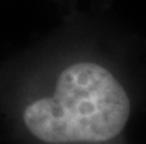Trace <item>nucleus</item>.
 I'll return each instance as SVG.
<instances>
[{"mask_svg": "<svg viewBox=\"0 0 146 144\" xmlns=\"http://www.w3.org/2000/svg\"><path fill=\"white\" fill-rule=\"evenodd\" d=\"M104 144H121V143H118V141H112V143H104Z\"/></svg>", "mask_w": 146, "mask_h": 144, "instance_id": "nucleus-2", "label": "nucleus"}, {"mask_svg": "<svg viewBox=\"0 0 146 144\" xmlns=\"http://www.w3.org/2000/svg\"><path fill=\"white\" fill-rule=\"evenodd\" d=\"M131 112L130 91L111 68L77 60L24 107L22 122L41 144H104L119 138Z\"/></svg>", "mask_w": 146, "mask_h": 144, "instance_id": "nucleus-1", "label": "nucleus"}]
</instances>
